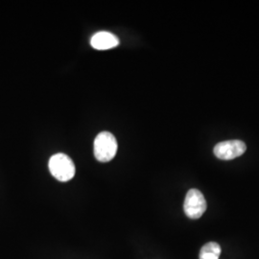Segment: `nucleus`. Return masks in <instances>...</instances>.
I'll use <instances>...</instances> for the list:
<instances>
[{
	"label": "nucleus",
	"mask_w": 259,
	"mask_h": 259,
	"mask_svg": "<svg viewBox=\"0 0 259 259\" xmlns=\"http://www.w3.org/2000/svg\"><path fill=\"white\" fill-rule=\"evenodd\" d=\"M48 166L52 176L60 182H68L75 176L73 160L63 153L56 154L50 157Z\"/></svg>",
	"instance_id": "1"
},
{
	"label": "nucleus",
	"mask_w": 259,
	"mask_h": 259,
	"mask_svg": "<svg viewBox=\"0 0 259 259\" xmlns=\"http://www.w3.org/2000/svg\"><path fill=\"white\" fill-rule=\"evenodd\" d=\"M117 141L109 132L100 133L94 140V156L100 162L111 161L117 153Z\"/></svg>",
	"instance_id": "2"
},
{
	"label": "nucleus",
	"mask_w": 259,
	"mask_h": 259,
	"mask_svg": "<svg viewBox=\"0 0 259 259\" xmlns=\"http://www.w3.org/2000/svg\"><path fill=\"white\" fill-rule=\"evenodd\" d=\"M184 209L190 219H199L206 210V201L203 193L198 189H190L185 196Z\"/></svg>",
	"instance_id": "3"
},
{
	"label": "nucleus",
	"mask_w": 259,
	"mask_h": 259,
	"mask_svg": "<svg viewBox=\"0 0 259 259\" xmlns=\"http://www.w3.org/2000/svg\"><path fill=\"white\" fill-rule=\"evenodd\" d=\"M246 144L240 140L223 141L214 147V155L219 159L231 160L240 157L246 152Z\"/></svg>",
	"instance_id": "4"
},
{
	"label": "nucleus",
	"mask_w": 259,
	"mask_h": 259,
	"mask_svg": "<svg viewBox=\"0 0 259 259\" xmlns=\"http://www.w3.org/2000/svg\"><path fill=\"white\" fill-rule=\"evenodd\" d=\"M91 45L97 50H108L119 45V38L110 32H98L93 35Z\"/></svg>",
	"instance_id": "5"
},
{
	"label": "nucleus",
	"mask_w": 259,
	"mask_h": 259,
	"mask_svg": "<svg viewBox=\"0 0 259 259\" xmlns=\"http://www.w3.org/2000/svg\"><path fill=\"white\" fill-rule=\"evenodd\" d=\"M221 254V247L216 242H208L200 250V259H219Z\"/></svg>",
	"instance_id": "6"
}]
</instances>
